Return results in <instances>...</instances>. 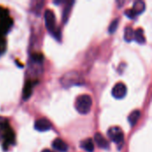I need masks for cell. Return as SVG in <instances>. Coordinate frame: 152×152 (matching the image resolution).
<instances>
[{
  "mask_svg": "<svg viewBox=\"0 0 152 152\" xmlns=\"http://www.w3.org/2000/svg\"><path fill=\"white\" fill-rule=\"evenodd\" d=\"M118 23H119V20H118V19H115V20L110 23V27H109V32H110V33H114V32L117 30L118 27Z\"/></svg>",
  "mask_w": 152,
  "mask_h": 152,
  "instance_id": "cell-14",
  "label": "cell"
},
{
  "mask_svg": "<svg viewBox=\"0 0 152 152\" xmlns=\"http://www.w3.org/2000/svg\"><path fill=\"white\" fill-rule=\"evenodd\" d=\"M42 152H53V151H51L50 150H44Z\"/></svg>",
  "mask_w": 152,
  "mask_h": 152,
  "instance_id": "cell-15",
  "label": "cell"
},
{
  "mask_svg": "<svg viewBox=\"0 0 152 152\" xmlns=\"http://www.w3.org/2000/svg\"><path fill=\"white\" fill-rule=\"evenodd\" d=\"M134 39L140 45H143L146 42V38L144 37V33L143 30L142 28H138L134 31Z\"/></svg>",
  "mask_w": 152,
  "mask_h": 152,
  "instance_id": "cell-12",
  "label": "cell"
},
{
  "mask_svg": "<svg viewBox=\"0 0 152 152\" xmlns=\"http://www.w3.org/2000/svg\"><path fill=\"white\" fill-rule=\"evenodd\" d=\"M34 127L38 132H45V131H49L51 129L52 124L47 118H41L35 122Z\"/></svg>",
  "mask_w": 152,
  "mask_h": 152,
  "instance_id": "cell-6",
  "label": "cell"
},
{
  "mask_svg": "<svg viewBox=\"0 0 152 152\" xmlns=\"http://www.w3.org/2000/svg\"><path fill=\"white\" fill-rule=\"evenodd\" d=\"M145 3L142 0H137L134 3V6H133V12L134 15H139L141 13H142L145 10Z\"/></svg>",
  "mask_w": 152,
  "mask_h": 152,
  "instance_id": "cell-9",
  "label": "cell"
},
{
  "mask_svg": "<svg viewBox=\"0 0 152 152\" xmlns=\"http://www.w3.org/2000/svg\"><path fill=\"white\" fill-rule=\"evenodd\" d=\"M52 146H53V148L54 150H56L57 151L60 152H67L68 149H69L68 145L64 142V141H62V140L60 139V138L55 139V140L53 142Z\"/></svg>",
  "mask_w": 152,
  "mask_h": 152,
  "instance_id": "cell-8",
  "label": "cell"
},
{
  "mask_svg": "<svg viewBox=\"0 0 152 152\" xmlns=\"http://www.w3.org/2000/svg\"><path fill=\"white\" fill-rule=\"evenodd\" d=\"M1 138H2V135H1V132H0V140H1Z\"/></svg>",
  "mask_w": 152,
  "mask_h": 152,
  "instance_id": "cell-16",
  "label": "cell"
},
{
  "mask_svg": "<svg viewBox=\"0 0 152 152\" xmlns=\"http://www.w3.org/2000/svg\"><path fill=\"white\" fill-rule=\"evenodd\" d=\"M93 105V101L90 95L82 94L79 95L75 102V108L77 111L82 115H86L91 111Z\"/></svg>",
  "mask_w": 152,
  "mask_h": 152,
  "instance_id": "cell-1",
  "label": "cell"
},
{
  "mask_svg": "<svg viewBox=\"0 0 152 152\" xmlns=\"http://www.w3.org/2000/svg\"><path fill=\"white\" fill-rule=\"evenodd\" d=\"M80 147L86 152H94V143L93 140L90 138L84 140L80 143Z\"/></svg>",
  "mask_w": 152,
  "mask_h": 152,
  "instance_id": "cell-10",
  "label": "cell"
},
{
  "mask_svg": "<svg viewBox=\"0 0 152 152\" xmlns=\"http://www.w3.org/2000/svg\"><path fill=\"white\" fill-rule=\"evenodd\" d=\"M108 136L110 137V139L115 142L118 145H122L125 140L124 137V133L122 131V129L118 126H112L110 127L108 132H107Z\"/></svg>",
  "mask_w": 152,
  "mask_h": 152,
  "instance_id": "cell-3",
  "label": "cell"
},
{
  "mask_svg": "<svg viewBox=\"0 0 152 152\" xmlns=\"http://www.w3.org/2000/svg\"><path fill=\"white\" fill-rule=\"evenodd\" d=\"M134 31L133 30L132 28L130 27H127L125 30V35H124V37H125V40L126 42H131L134 40Z\"/></svg>",
  "mask_w": 152,
  "mask_h": 152,
  "instance_id": "cell-13",
  "label": "cell"
},
{
  "mask_svg": "<svg viewBox=\"0 0 152 152\" xmlns=\"http://www.w3.org/2000/svg\"><path fill=\"white\" fill-rule=\"evenodd\" d=\"M45 23L47 30L51 33L55 35L56 31V18L53 12L50 9L45 10Z\"/></svg>",
  "mask_w": 152,
  "mask_h": 152,
  "instance_id": "cell-4",
  "label": "cell"
},
{
  "mask_svg": "<svg viewBox=\"0 0 152 152\" xmlns=\"http://www.w3.org/2000/svg\"><path fill=\"white\" fill-rule=\"evenodd\" d=\"M81 83V76L77 71H69L65 73L61 78V84L64 88L79 85Z\"/></svg>",
  "mask_w": 152,
  "mask_h": 152,
  "instance_id": "cell-2",
  "label": "cell"
},
{
  "mask_svg": "<svg viewBox=\"0 0 152 152\" xmlns=\"http://www.w3.org/2000/svg\"><path fill=\"white\" fill-rule=\"evenodd\" d=\"M94 141L95 143L98 145V147H100L101 149L103 150H109L110 149V143L108 142V140L100 133H96L94 135Z\"/></svg>",
  "mask_w": 152,
  "mask_h": 152,
  "instance_id": "cell-7",
  "label": "cell"
},
{
  "mask_svg": "<svg viewBox=\"0 0 152 152\" xmlns=\"http://www.w3.org/2000/svg\"><path fill=\"white\" fill-rule=\"evenodd\" d=\"M140 116H141V111L139 110H135L129 114L127 119H128V122L131 126H134L137 123V121L140 118Z\"/></svg>",
  "mask_w": 152,
  "mask_h": 152,
  "instance_id": "cell-11",
  "label": "cell"
},
{
  "mask_svg": "<svg viewBox=\"0 0 152 152\" xmlns=\"http://www.w3.org/2000/svg\"><path fill=\"white\" fill-rule=\"evenodd\" d=\"M127 93V88L125 84L123 83H118L114 86L112 89V95L115 99L120 100L123 99Z\"/></svg>",
  "mask_w": 152,
  "mask_h": 152,
  "instance_id": "cell-5",
  "label": "cell"
}]
</instances>
